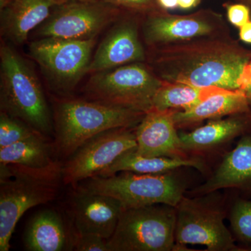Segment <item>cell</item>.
<instances>
[{"mask_svg":"<svg viewBox=\"0 0 251 251\" xmlns=\"http://www.w3.org/2000/svg\"><path fill=\"white\" fill-rule=\"evenodd\" d=\"M11 1V0H0V10L4 9Z\"/></svg>","mask_w":251,"mask_h":251,"instance_id":"836d02e7","label":"cell"},{"mask_svg":"<svg viewBox=\"0 0 251 251\" xmlns=\"http://www.w3.org/2000/svg\"><path fill=\"white\" fill-rule=\"evenodd\" d=\"M240 91L245 94L251 107V56L243 72Z\"/></svg>","mask_w":251,"mask_h":251,"instance_id":"f1b7e54d","label":"cell"},{"mask_svg":"<svg viewBox=\"0 0 251 251\" xmlns=\"http://www.w3.org/2000/svg\"><path fill=\"white\" fill-rule=\"evenodd\" d=\"M247 133H251V112L211 120L192 131L179 135L183 151L188 156H199Z\"/></svg>","mask_w":251,"mask_h":251,"instance_id":"e0dca14e","label":"cell"},{"mask_svg":"<svg viewBox=\"0 0 251 251\" xmlns=\"http://www.w3.org/2000/svg\"><path fill=\"white\" fill-rule=\"evenodd\" d=\"M201 0H178V6L179 9L189 10L197 6Z\"/></svg>","mask_w":251,"mask_h":251,"instance_id":"1f68e13d","label":"cell"},{"mask_svg":"<svg viewBox=\"0 0 251 251\" xmlns=\"http://www.w3.org/2000/svg\"><path fill=\"white\" fill-rule=\"evenodd\" d=\"M24 245L29 251L67 250L69 237L58 213L46 209L35 214L25 232Z\"/></svg>","mask_w":251,"mask_h":251,"instance_id":"44dd1931","label":"cell"},{"mask_svg":"<svg viewBox=\"0 0 251 251\" xmlns=\"http://www.w3.org/2000/svg\"><path fill=\"white\" fill-rule=\"evenodd\" d=\"M95 44V39L41 38L31 43L29 50L52 90L64 94L72 92L87 74Z\"/></svg>","mask_w":251,"mask_h":251,"instance_id":"9c48e42d","label":"cell"},{"mask_svg":"<svg viewBox=\"0 0 251 251\" xmlns=\"http://www.w3.org/2000/svg\"><path fill=\"white\" fill-rule=\"evenodd\" d=\"M162 84L151 69L132 63L91 74L85 92L92 100L147 113Z\"/></svg>","mask_w":251,"mask_h":251,"instance_id":"ba28073f","label":"cell"},{"mask_svg":"<svg viewBox=\"0 0 251 251\" xmlns=\"http://www.w3.org/2000/svg\"><path fill=\"white\" fill-rule=\"evenodd\" d=\"M224 189L251 198V133L241 136L235 148L224 155L209 179L189 193L201 196Z\"/></svg>","mask_w":251,"mask_h":251,"instance_id":"4fadbf2b","label":"cell"},{"mask_svg":"<svg viewBox=\"0 0 251 251\" xmlns=\"http://www.w3.org/2000/svg\"><path fill=\"white\" fill-rule=\"evenodd\" d=\"M40 133L15 117L0 113V149L6 148Z\"/></svg>","mask_w":251,"mask_h":251,"instance_id":"d4e9b609","label":"cell"},{"mask_svg":"<svg viewBox=\"0 0 251 251\" xmlns=\"http://www.w3.org/2000/svg\"><path fill=\"white\" fill-rule=\"evenodd\" d=\"M226 201L220 191L193 198L184 196L175 207V251L201 245L208 251H247L236 244L225 224L228 210Z\"/></svg>","mask_w":251,"mask_h":251,"instance_id":"5b68a950","label":"cell"},{"mask_svg":"<svg viewBox=\"0 0 251 251\" xmlns=\"http://www.w3.org/2000/svg\"><path fill=\"white\" fill-rule=\"evenodd\" d=\"M225 25L221 15L210 11L178 16L166 11L148 14L143 25L144 40L151 49L223 35Z\"/></svg>","mask_w":251,"mask_h":251,"instance_id":"7c38bea8","label":"cell"},{"mask_svg":"<svg viewBox=\"0 0 251 251\" xmlns=\"http://www.w3.org/2000/svg\"><path fill=\"white\" fill-rule=\"evenodd\" d=\"M224 89L218 87H201L165 82L157 90L152 100V109L184 111L196 106L206 97Z\"/></svg>","mask_w":251,"mask_h":251,"instance_id":"603a6c76","label":"cell"},{"mask_svg":"<svg viewBox=\"0 0 251 251\" xmlns=\"http://www.w3.org/2000/svg\"><path fill=\"white\" fill-rule=\"evenodd\" d=\"M62 168L57 161L40 168L0 163V251H9L16 225L26 211L55 199Z\"/></svg>","mask_w":251,"mask_h":251,"instance_id":"7a4b0ae2","label":"cell"},{"mask_svg":"<svg viewBox=\"0 0 251 251\" xmlns=\"http://www.w3.org/2000/svg\"><path fill=\"white\" fill-rule=\"evenodd\" d=\"M227 216L236 242L240 243L246 251H251V198L238 193L228 204Z\"/></svg>","mask_w":251,"mask_h":251,"instance_id":"cb8c5ba5","label":"cell"},{"mask_svg":"<svg viewBox=\"0 0 251 251\" xmlns=\"http://www.w3.org/2000/svg\"><path fill=\"white\" fill-rule=\"evenodd\" d=\"M120 15L118 7L100 0L69 1L54 6L49 17L38 28L37 34L40 38L95 39Z\"/></svg>","mask_w":251,"mask_h":251,"instance_id":"30bf717a","label":"cell"},{"mask_svg":"<svg viewBox=\"0 0 251 251\" xmlns=\"http://www.w3.org/2000/svg\"><path fill=\"white\" fill-rule=\"evenodd\" d=\"M0 108L44 135L52 132L50 112L35 72L6 44L0 48Z\"/></svg>","mask_w":251,"mask_h":251,"instance_id":"277c9868","label":"cell"},{"mask_svg":"<svg viewBox=\"0 0 251 251\" xmlns=\"http://www.w3.org/2000/svg\"><path fill=\"white\" fill-rule=\"evenodd\" d=\"M54 146L41 133L0 149V163L17 164L30 168H44L53 163Z\"/></svg>","mask_w":251,"mask_h":251,"instance_id":"7402d4cb","label":"cell"},{"mask_svg":"<svg viewBox=\"0 0 251 251\" xmlns=\"http://www.w3.org/2000/svg\"><path fill=\"white\" fill-rule=\"evenodd\" d=\"M145 115L95 100H60L54 108V148L63 156H71L86 142L103 132L135 128Z\"/></svg>","mask_w":251,"mask_h":251,"instance_id":"3957f363","label":"cell"},{"mask_svg":"<svg viewBox=\"0 0 251 251\" xmlns=\"http://www.w3.org/2000/svg\"><path fill=\"white\" fill-rule=\"evenodd\" d=\"M72 247L77 251H110L108 239L93 234H74Z\"/></svg>","mask_w":251,"mask_h":251,"instance_id":"484cf974","label":"cell"},{"mask_svg":"<svg viewBox=\"0 0 251 251\" xmlns=\"http://www.w3.org/2000/svg\"><path fill=\"white\" fill-rule=\"evenodd\" d=\"M239 3H243V4L247 5L251 9V0H237Z\"/></svg>","mask_w":251,"mask_h":251,"instance_id":"e575fe53","label":"cell"},{"mask_svg":"<svg viewBox=\"0 0 251 251\" xmlns=\"http://www.w3.org/2000/svg\"><path fill=\"white\" fill-rule=\"evenodd\" d=\"M158 6L162 10H173L179 8L178 0H157Z\"/></svg>","mask_w":251,"mask_h":251,"instance_id":"4dcf8cb0","label":"cell"},{"mask_svg":"<svg viewBox=\"0 0 251 251\" xmlns=\"http://www.w3.org/2000/svg\"><path fill=\"white\" fill-rule=\"evenodd\" d=\"M136 148L123 153L99 176H112L121 172L161 174L184 168H194L202 173L206 170L205 163L199 156L188 158L145 156L137 153Z\"/></svg>","mask_w":251,"mask_h":251,"instance_id":"ffe728a7","label":"cell"},{"mask_svg":"<svg viewBox=\"0 0 251 251\" xmlns=\"http://www.w3.org/2000/svg\"><path fill=\"white\" fill-rule=\"evenodd\" d=\"M150 69L165 82L240 91L251 56L227 36L220 35L152 49Z\"/></svg>","mask_w":251,"mask_h":251,"instance_id":"6da1fadb","label":"cell"},{"mask_svg":"<svg viewBox=\"0 0 251 251\" xmlns=\"http://www.w3.org/2000/svg\"><path fill=\"white\" fill-rule=\"evenodd\" d=\"M178 170L161 174L121 172L94 176L82 181L78 190L111 196L122 203L124 209L159 204L176 207L188 188Z\"/></svg>","mask_w":251,"mask_h":251,"instance_id":"8992f818","label":"cell"},{"mask_svg":"<svg viewBox=\"0 0 251 251\" xmlns=\"http://www.w3.org/2000/svg\"><path fill=\"white\" fill-rule=\"evenodd\" d=\"M146 52L140 39L138 23L128 20L118 23L99 44L87 74L103 72L132 63H142Z\"/></svg>","mask_w":251,"mask_h":251,"instance_id":"5bb4252c","label":"cell"},{"mask_svg":"<svg viewBox=\"0 0 251 251\" xmlns=\"http://www.w3.org/2000/svg\"><path fill=\"white\" fill-rule=\"evenodd\" d=\"M239 38L243 42L251 44V20L239 28Z\"/></svg>","mask_w":251,"mask_h":251,"instance_id":"f546056e","label":"cell"},{"mask_svg":"<svg viewBox=\"0 0 251 251\" xmlns=\"http://www.w3.org/2000/svg\"><path fill=\"white\" fill-rule=\"evenodd\" d=\"M226 11L229 22L235 27L240 28L251 21V9L243 3L227 4Z\"/></svg>","mask_w":251,"mask_h":251,"instance_id":"83f0119b","label":"cell"},{"mask_svg":"<svg viewBox=\"0 0 251 251\" xmlns=\"http://www.w3.org/2000/svg\"><path fill=\"white\" fill-rule=\"evenodd\" d=\"M103 2L113 5L117 7H123L136 11L138 13H146L147 14L164 11L158 6L157 0H100Z\"/></svg>","mask_w":251,"mask_h":251,"instance_id":"4316f807","label":"cell"},{"mask_svg":"<svg viewBox=\"0 0 251 251\" xmlns=\"http://www.w3.org/2000/svg\"><path fill=\"white\" fill-rule=\"evenodd\" d=\"M55 0H11L1 9V34L13 44H22L29 32L49 17Z\"/></svg>","mask_w":251,"mask_h":251,"instance_id":"ac0fdd59","label":"cell"},{"mask_svg":"<svg viewBox=\"0 0 251 251\" xmlns=\"http://www.w3.org/2000/svg\"><path fill=\"white\" fill-rule=\"evenodd\" d=\"M72 1H92V0H55L56 5L62 4Z\"/></svg>","mask_w":251,"mask_h":251,"instance_id":"d6a6232c","label":"cell"},{"mask_svg":"<svg viewBox=\"0 0 251 251\" xmlns=\"http://www.w3.org/2000/svg\"><path fill=\"white\" fill-rule=\"evenodd\" d=\"M135 128H118L96 135L63 165V183L75 184L99 176L123 153L137 148Z\"/></svg>","mask_w":251,"mask_h":251,"instance_id":"8fae6325","label":"cell"},{"mask_svg":"<svg viewBox=\"0 0 251 251\" xmlns=\"http://www.w3.org/2000/svg\"><path fill=\"white\" fill-rule=\"evenodd\" d=\"M176 209L153 204L124 209L108 240L110 251H173Z\"/></svg>","mask_w":251,"mask_h":251,"instance_id":"52a82bcc","label":"cell"},{"mask_svg":"<svg viewBox=\"0 0 251 251\" xmlns=\"http://www.w3.org/2000/svg\"><path fill=\"white\" fill-rule=\"evenodd\" d=\"M249 112H251V107L244 92L221 90L189 110H175L173 119L176 128H182L198 125L206 120H218Z\"/></svg>","mask_w":251,"mask_h":251,"instance_id":"d6986e66","label":"cell"},{"mask_svg":"<svg viewBox=\"0 0 251 251\" xmlns=\"http://www.w3.org/2000/svg\"><path fill=\"white\" fill-rule=\"evenodd\" d=\"M123 210L122 203L111 196L78 190L72 206L75 234H97L108 240Z\"/></svg>","mask_w":251,"mask_h":251,"instance_id":"9a60e30c","label":"cell"},{"mask_svg":"<svg viewBox=\"0 0 251 251\" xmlns=\"http://www.w3.org/2000/svg\"><path fill=\"white\" fill-rule=\"evenodd\" d=\"M175 110H150L135 128L136 152L149 157L188 158L181 148L173 113Z\"/></svg>","mask_w":251,"mask_h":251,"instance_id":"2e32d148","label":"cell"}]
</instances>
